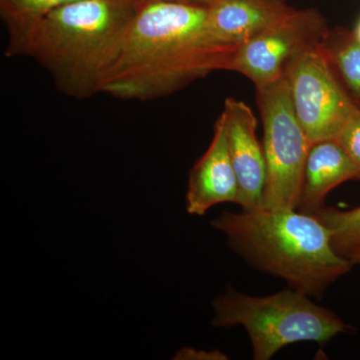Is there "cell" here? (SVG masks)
Wrapping results in <instances>:
<instances>
[{"label": "cell", "instance_id": "1", "mask_svg": "<svg viewBox=\"0 0 360 360\" xmlns=\"http://www.w3.org/2000/svg\"><path fill=\"white\" fill-rule=\"evenodd\" d=\"M207 6L153 0L136 4L129 33L101 94L122 101L170 96L215 70H229L232 51L205 35Z\"/></svg>", "mask_w": 360, "mask_h": 360}, {"label": "cell", "instance_id": "2", "mask_svg": "<svg viewBox=\"0 0 360 360\" xmlns=\"http://www.w3.org/2000/svg\"><path fill=\"white\" fill-rule=\"evenodd\" d=\"M136 4L132 0H78L8 30L6 56L34 59L66 96L101 94L115 65Z\"/></svg>", "mask_w": 360, "mask_h": 360}, {"label": "cell", "instance_id": "3", "mask_svg": "<svg viewBox=\"0 0 360 360\" xmlns=\"http://www.w3.org/2000/svg\"><path fill=\"white\" fill-rule=\"evenodd\" d=\"M212 224L246 264L310 297L321 298L354 266L333 250L328 229L314 215L297 210L260 206L224 212Z\"/></svg>", "mask_w": 360, "mask_h": 360}, {"label": "cell", "instance_id": "4", "mask_svg": "<svg viewBox=\"0 0 360 360\" xmlns=\"http://www.w3.org/2000/svg\"><path fill=\"white\" fill-rule=\"evenodd\" d=\"M212 326H243L250 338L253 359L269 360L283 347L302 341L328 342L352 326L310 296L288 288L269 296H250L229 286L212 302Z\"/></svg>", "mask_w": 360, "mask_h": 360}, {"label": "cell", "instance_id": "5", "mask_svg": "<svg viewBox=\"0 0 360 360\" xmlns=\"http://www.w3.org/2000/svg\"><path fill=\"white\" fill-rule=\"evenodd\" d=\"M257 101L266 163L262 206L297 210L310 143L293 110L284 72L271 84L257 87Z\"/></svg>", "mask_w": 360, "mask_h": 360}, {"label": "cell", "instance_id": "6", "mask_svg": "<svg viewBox=\"0 0 360 360\" xmlns=\"http://www.w3.org/2000/svg\"><path fill=\"white\" fill-rule=\"evenodd\" d=\"M283 72L293 110L310 146L336 139L357 105L341 84L322 41L290 58Z\"/></svg>", "mask_w": 360, "mask_h": 360}, {"label": "cell", "instance_id": "7", "mask_svg": "<svg viewBox=\"0 0 360 360\" xmlns=\"http://www.w3.org/2000/svg\"><path fill=\"white\" fill-rule=\"evenodd\" d=\"M329 32L326 18L315 9H293L281 20L241 45L229 70L245 75L255 87L278 79L290 58L321 44Z\"/></svg>", "mask_w": 360, "mask_h": 360}, {"label": "cell", "instance_id": "8", "mask_svg": "<svg viewBox=\"0 0 360 360\" xmlns=\"http://www.w3.org/2000/svg\"><path fill=\"white\" fill-rule=\"evenodd\" d=\"M229 153L238 181V203L243 210L262 206L266 163L258 141L257 120L248 104L233 97L225 99L222 111Z\"/></svg>", "mask_w": 360, "mask_h": 360}, {"label": "cell", "instance_id": "9", "mask_svg": "<svg viewBox=\"0 0 360 360\" xmlns=\"http://www.w3.org/2000/svg\"><path fill=\"white\" fill-rule=\"evenodd\" d=\"M238 203V181L232 165L224 115L214 125L212 141L205 155L191 168L187 184L186 210L205 214L220 203Z\"/></svg>", "mask_w": 360, "mask_h": 360}, {"label": "cell", "instance_id": "10", "mask_svg": "<svg viewBox=\"0 0 360 360\" xmlns=\"http://www.w3.org/2000/svg\"><path fill=\"white\" fill-rule=\"evenodd\" d=\"M293 9L285 0H215L207 6L206 39L236 54L241 45Z\"/></svg>", "mask_w": 360, "mask_h": 360}, {"label": "cell", "instance_id": "11", "mask_svg": "<svg viewBox=\"0 0 360 360\" xmlns=\"http://www.w3.org/2000/svg\"><path fill=\"white\" fill-rule=\"evenodd\" d=\"M350 180H360V167L340 142L326 139L310 146L297 210L314 214L324 206L331 191Z\"/></svg>", "mask_w": 360, "mask_h": 360}, {"label": "cell", "instance_id": "12", "mask_svg": "<svg viewBox=\"0 0 360 360\" xmlns=\"http://www.w3.org/2000/svg\"><path fill=\"white\" fill-rule=\"evenodd\" d=\"M324 49L348 96L360 108V41L354 32L343 28L329 30Z\"/></svg>", "mask_w": 360, "mask_h": 360}, {"label": "cell", "instance_id": "13", "mask_svg": "<svg viewBox=\"0 0 360 360\" xmlns=\"http://www.w3.org/2000/svg\"><path fill=\"white\" fill-rule=\"evenodd\" d=\"M312 215L330 232L331 245L341 257L360 248V206L349 210L323 206Z\"/></svg>", "mask_w": 360, "mask_h": 360}, {"label": "cell", "instance_id": "14", "mask_svg": "<svg viewBox=\"0 0 360 360\" xmlns=\"http://www.w3.org/2000/svg\"><path fill=\"white\" fill-rule=\"evenodd\" d=\"M75 1L78 0H0V13L7 30H11Z\"/></svg>", "mask_w": 360, "mask_h": 360}, {"label": "cell", "instance_id": "15", "mask_svg": "<svg viewBox=\"0 0 360 360\" xmlns=\"http://www.w3.org/2000/svg\"><path fill=\"white\" fill-rule=\"evenodd\" d=\"M336 141L347 150L350 158L360 167V108L357 106L343 124Z\"/></svg>", "mask_w": 360, "mask_h": 360}, {"label": "cell", "instance_id": "16", "mask_svg": "<svg viewBox=\"0 0 360 360\" xmlns=\"http://www.w3.org/2000/svg\"><path fill=\"white\" fill-rule=\"evenodd\" d=\"M179 359H227L226 355L215 350V352H207L200 350L193 349V348H184L181 352H179Z\"/></svg>", "mask_w": 360, "mask_h": 360}, {"label": "cell", "instance_id": "17", "mask_svg": "<svg viewBox=\"0 0 360 360\" xmlns=\"http://www.w3.org/2000/svg\"><path fill=\"white\" fill-rule=\"evenodd\" d=\"M135 4H141L144 1H153V0H132ZM169 1L188 2V4H201V6H210L215 0H169Z\"/></svg>", "mask_w": 360, "mask_h": 360}, {"label": "cell", "instance_id": "18", "mask_svg": "<svg viewBox=\"0 0 360 360\" xmlns=\"http://www.w3.org/2000/svg\"><path fill=\"white\" fill-rule=\"evenodd\" d=\"M345 257L349 259L354 265L360 264V248L349 251V252L345 255Z\"/></svg>", "mask_w": 360, "mask_h": 360}, {"label": "cell", "instance_id": "19", "mask_svg": "<svg viewBox=\"0 0 360 360\" xmlns=\"http://www.w3.org/2000/svg\"><path fill=\"white\" fill-rule=\"evenodd\" d=\"M354 34L355 35V37H356V39L360 41V20L359 22H357L356 27L354 28Z\"/></svg>", "mask_w": 360, "mask_h": 360}]
</instances>
